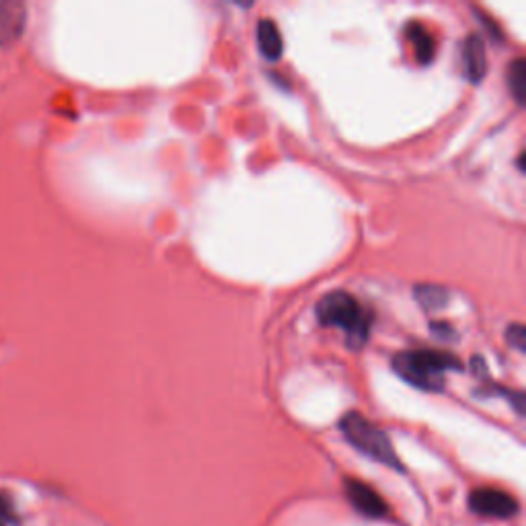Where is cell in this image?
Wrapping results in <instances>:
<instances>
[{"label":"cell","instance_id":"1","mask_svg":"<svg viewBox=\"0 0 526 526\" xmlns=\"http://www.w3.org/2000/svg\"><path fill=\"white\" fill-rule=\"evenodd\" d=\"M393 368L399 377L424 391H442L444 374L461 370L457 356L438 350H411L393 358Z\"/></svg>","mask_w":526,"mask_h":526},{"label":"cell","instance_id":"2","mask_svg":"<svg viewBox=\"0 0 526 526\" xmlns=\"http://www.w3.org/2000/svg\"><path fill=\"white\" fill-rule=\"evenodd\" d=\"M317 319L327 327H340L352 350L364 348L370 331V315L348 292H329L317 303Z\"/></svg>","mask_w":526,"mask_h":526},{"label":"cell","instance_id":"3","mask_svg":"<svg viewBox=\"0 0 526 526\" xmlns=\"http://www.w3.org/2000/svg\"><path fill=\"white\" fill-rule=\"evenodd\" d=\"M340 430L346 436V440L368 459L377 461L389 469L403 471V465L395 453L389 436L379 426H374L370 420L360 416V413L356 411L346 413L340 422Z\"/></svg>","mask_w":526,"mask_h":526},{"label":"cell","instance_id":"4","mask_svg":"<svg viewBox=\"0 0 526 526\" xmlns=\"http://www.w3.org/2000/svg\"><path fill=\"white\" fill-rule=\"evenodd\" d=\"M469 506L475 514L487 516V518H512L518 512V502L502 492L494 490V487H479L471 496H469Z\"/></svg>","mask_w":526,"mask_h":526},{"label":"cell","instance_id":"5","mask_svg":"<svg viewBox=\"0 0 526 526\" xmlns=\"http://www.w3.org/2000/svg\"><path fill=\"white\" fill-rule=\"evenodd\" d=\"M344 492L350 500V504L364 516L368 518H385L389 514L387 502L372 490L370 485L348 477L344 481Z\"/></svg>","mask_w":526,"mask_h":526},{"label":"cell","instance_id":"6","mask_svg":"<svg viewBox=\"0 0 526 526\" xmlns=\"http://www.w3.org/2000/svg\"><path fill=\"white\" fill-rule=\"evenodd\" d=\"M27 23V5L21 0L0 3V46L15 44L23 35Z\"/></svg>","mask_w":526,"mask_h":526},{"label":"cell","instance_id":"7","mask_svg":"<svg viewBox=\"0 0 526 526\" xmlns=\"http://www.w3.org/2000/svg\"><path fill=\"white\" fill-rule=\"evenodd\" d=\"M463 64H465V74L471 83H479L485 72H487V56H485V46L483 40L477 33H471L465 37L463 42Z\"/></svg>","mask_w":526,"mask_h":526},{"label":"cell","instance_id":"8","mask_svg":"<svg viewBox=\"0 0 526 526\" xmlns=\"http://www.w3.org/2000/svg\"><path fill=\"white\" fill-rule=\"evenodd\" d=\"M257 44H259L261 56H266L268 60L276 62L282 58L284 42H282L278 25L272 19H261L257 23Z\"/></svg>","mask_w":526,"mask_h":526},{"label":"cell","instance_id":"9","mask_svg":"<svg viewBox=\"0 0 526 526\" xmlns=\"http://www.w3.org/2000/svg\"><path fill=\"white\" fill-rule=\"evenodd\" d=\"M407 40L413 44V50H416V58L420 64H430L436 56V40L434 35L420 23L413 21L405 29Z\"/></svg>","mask_w":526,"mask_h":526},{"label":"cell","instance_id":"10","mask_svg":"<svg viewBox=\"0 0 526 526\" xmlns=\"http://www.w3.org/2000/svg\"><path fill=\"white\" fill-rule=\"evenodd\" d=\"M508 87L516 103L522 105L524 95H526V64L522 58H516L508 68Z\"/></svg>","mask_w":526,"mask_h":526},{"label":"cell","instance_id":"11","mask_svg":"<svg viewBox=\"0 0 526 526\" xmlns=\"http://www.w3.org/2000/svg\"><path fill=\"white\" fill-rule=\"evenodd\" d=\"M416 298L420 300V305L428 311H434V309H442L446 305V300H448V294L444 288L440 286H418L416 288Z\"/></svg>","mask_w":526,"mask_h":526},{"label":"cell","instance_id":"12","mask_svg":"<svg viewBox=\"0 0 526 526\" xmlns=\"http://www.w3.org/2000/svg\"><path fill=\"white\" fill-rule=\"evenodd\" d=\"M506 340L512 348H516L518 352L524 350L526 346V337H524V327L522 325H510L506 331Z\"/></svg>","mask_w":526,"mask_h":526},{"label":"cell","instance_id":"13","mask_svg":"<svg viewBox=\"0 0 526 526\" xmlns=\"http://www.w3.org/2000/svg\"><path fill=\"white\" fill-rule=\"evenodd\" d=\"M15 518H17V514H15L11 496L0 490V522H15Z\"/></svg>","mask_w":526,"mask_h":526}]
</instances>
